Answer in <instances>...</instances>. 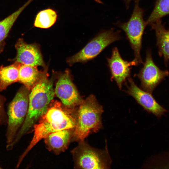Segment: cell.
Wrapping results in <instances>:
<instances>
[{
  "mask_svg": "<svg viewBox=\"0 0 169 169\" xmlns=\"http://www.w3.org/2000/svg\"><path fill=\"white\" fill-rule=\"evenodd\" d=\"M70 109L62 106L55 101L49 104L46 112L33 126L34 135L29 144L19 159L16 167L20 166L29 151L40 141L49 134L64 129H74L76 125L75 115Z\"/></svg>",
  "mask_w": 169,
  "mask_h": 169,
  "instance_id": "cell-1",
  "label": "cell"
},
{
  "mask_svg": "<svg viewBox=\"0 0 169 169\" xmlns=\"http://www.w3.org/2000/svg\"><path fill=\"white\" fill-rule=\"evenodd\" d=\"M139 1H135L132 13L126 22L117 23L125 32L131 46L134 51V60L137 65L143 63L141 55L142 39L146 25L143 19L144 10L139 6Z\"/></svg>",
  "mask_w": 169,
  "mask_h": 169,
  "instance_id": "cell-6",
  "label": "cell"
},
{
  "mask_svg": "<svg viewBox=\"0 0 169 169\" xmlns=\"http://www.w3.org/2000/svg\"><path fill=\"white\" fill-rule=\"evenodd\" d=\"M79 105L73 136L80 141H84L90 134L103 129L102 115L104 110L93 94L84 100Z\"/></svg>",
  "mask_w": 169,
  "mask_h": 169,
  "instance_id": "cell-3",
  "label": "cell"
},
{
  "mask_svg": "<svg viewBox=\"0 0 169 169\" xmlns=\"http://www.w3.org/2000/svg\"><path fill=\"white\" fill-rule=\"evenodd\" d=\"M38 70L37 67L20 63L18 69V82L31 90L40 79L44 72Z\"/></svg>",
  "mask_w": 169,
  "mask_h": 169,
  "instance_id": "cell-15",
  "label": "cell"
},
{
  "mask_svg": "<svg viewBox=\"0 0 169 169\" xmlns=\"http://www.w3.org/2000/svg\"><path fill=\"white\" fill-rule=\"evenodd\" d=\"M128 84H126L127 90L125 92L132 96L137 102L149 113L160 118L167 110L155 100L152 94L139 88L130 77L127 78Z\"/></svg>",
  "mask_w": 169,
  "mask_h": 169,
  "instance_id": "cell-10",
  "label": "cell"
},
{
  "mask_svg": "<svg viewBox=\"0 0 169 169\" xmlns=\"http://www.w3.org/2000/svg\"><path fill=\"white\" fill-rule=\"evenodd\" d=\"M30 91L24 86L21 87L8 106L7 146L12 142L24 121L28 110Z\"/></svg>",
  "mask_w": 169,
  "mask_h": 169,
  "instance_id": "cell-4",
  "label": "cell"
},
{
  "mask_svg": "<svg viewBox=\"0 0 169 169\" xmlns=\"http://www.w3.org/2000/svg\"><path fill=\"white\" fill-rule=\"evenodd\" d=\"M57 17L56 12L53 9H47L39 12L35 18L34 25L41 28H48L55 23Z\"/></svg>",
  "mask_w": 169,
  "mask_h": 169,
  "instance_id": "cell-18",
  "label": "cell"
},
{
  "mask_svg": "<svg viewBox=\"0 0 169 169\" xmlns=\"http://www.w3.org/2000/svg\"><path fill=\"white\" fill-rule=\"evenodd\" d=\"M54 92L64 106L70 109L79 105L84 100L72 82L68 71L59 77Z\"/></svg>",
  "mask_w": 169,
  "mask_h": 169,
  "instance_id": "cell-9",
  "label": "cell"
},
{
  "mask_svg": "<svg viewBox=\"0 0 169 169\" xmlns=\"http://www.w3.org/2000/svg\"><path fill=\"white\" fill-rule=\"evenodd\" d=\"M120 32L113 29L100 31L80 51L67 59L69 65L91 60L98 55L106 47L121 38Z\"/></svg>",
  "mask_w": 169,
  "mask_h": 169,
  "instance_id": "cell-7",
  "label": "cell"
},
{
  "mask_svg": "<svg viewBox=\"0 0 169 169\" xmlns=\"http://www.w3.org/2000/svg\"><path fill=\"white\" fill-rule=\"evenodd\" d=\"M156 33L159 55L166 64L169 61V28L166 29L159 20L151 24Z\"/></svg>",
  "mask_w": 169,
  "mask_h": 169,
  "instance_id": "cell-14",
  "label": "cell"
},
{
  "mask_svg": "<svg viewBox=\"0 0 169 169\" xmlns=\"http://www.w3.org/2000/svg\"><path fill=\"white\" fill-rule=\"evenodd\" d=\"M107 60L111 74V79L115 81L121 90L123 83L130 77L131 67L137 65L134 60L131 61L124 60L117 47L112 49L111 57Z\"/></svg>",
  "mask_w": 169,
  "mask_h": 169,
  "instance_id": "cell-12",
  "label": "cell"
},
{
  "mask_svg": "<svg viewBox=\"0 0 169 169\" xmlns=\"http://www.w3.org/2000/svg\"><path fill=\"white\" fill-rule=\"evenodd\" d=\"M15 48L17 51L16 57L12 60L23 64L46 68L40 51L39 46L36 43L28 44L23 38L16 42Z\"/></svg>",
  "mask_w": 169,
  "mask_h": 169,
  "instance_id": "cell-11",
  "label": "cell"
},
{
  "mask_svg": "<svg viewBox=\"0 0 169 169\" xmlns=\"http://www.w3.org/2000/svg\"><path fill=\"white\" fill-rule=\"evenodd\" d=\"M0 168H1L0 167Z\"/></svg>",
  "mask_w": 169,
  "mask_h": 169,
  "instance_id": "cell-22",
  "label": "cell"
},
{
  "mask_svg": "<svg viewBox=\"0 0 169 169\" xmlns=\"http://www.w3.org/2000/svg\"><path fill=\"white\" fill-rule=\"evenodd\" d=\"M20 63L15 62L10 65L0 66V92L14 83L18 82Z\"/></svg>",
  "mask_w": 169,
  "mask_h": 169,
  "instance_id": "cell-17",
  "label": "cell"
},
{
  "mask_svg": "<svg viewBox=\"0 0 169 169\" xmlns=\"http://www.w3.org/2000/svg\"><path fill=\"white\" fill-rule=\"evenodd\" d=\"M125 1V3L127 7H128L129 5L131 2L132 0H134L135 1H139V0H124Z\"/></svg>",
  "mask_w": 169,
  "mask_h": 169,
  "instance_id": "cell-21",
  "label": "cell"
},
{
  "mask_svg": "<svg viewBox=\"0 0 169 169\" xmlns=\"http://www.w3.org/2000/svg\"><path fill=\"white\" fill-rule=\"evenodd\" d=\"M5 101V98L0 95V125L8 123V119L4 109Z\"/></svg>",
  "mask_w": 169,
  "mask_h": 169,
  "instance_id": "cell-20",
  "label": "cell"
},
{
  "mask_svg": "<svg viewBox=\"0 0 169 169\" xmlns=\"http://www.w3.org/2000/svg\"><path fill=\"white\" fill-rule=\"evenodd\" d=\"M33 0H28L22 6L0 21V53L4 48L5 41L14 23L25 8Z\"/></svg>",
  "mask_w": 169,
  "mask_h": 169,
  "instance_id": "cell-16",
  "label": "cell"
},
{
  "mask_svg": "<svg viewBox=\"0 0 169 169\" xmlns=\"http://www.w3.org/2000/svg\"><path fill=\"white\" fill-rule=\"evenodd\" d=\"M47 68L43 76L32 89L29 97L28 112L24 121L11 145L13 146L33 126L46 112L54 98L55 92L53 85L54 78H48Z\"/></svg>",
  "mask_w": 169,
  "mask_h": 169,
  "instance_id": "cell-2",
  "label": "cell"
},
{
  "mask_svg": "<svg viewBox=\"0 0 169 169\" xmlns=\"http://www.w3.org/2000/svg\"><path fill=\"white\" fill-rule=\"evenodd\" d=\"M143 64V67L137 76L140 80L141 89L152 94L156 87L169 75V71L161 70L155 64L150 49L146 51V59Z\"/></svg>",
  "mask_w": 169,
  "mask_h": 169,
  "instance_id": "cell-8",
  "label": "cell"
},
{
  "mask_svg": "<svg viewBox=\"0 0 169 169\" xmlns=\"http://www.w3.org/2000/svg\"><path fill=\"white\" fill-rule=\"evenodd\" d=\"M74 129H64L52 133L44 139L48 149L56 154L64 151L68 148Z\"/></svg>",
  "mask_w": 169,
  "mask_h": 169,
  "instance_id": "cell-13",
  "label": "cell"
},
{
  "mask_svg": "<svg viewBox=\"0 0 169 169\" xmlns=\"http://www.w3.org/2000/svg\"><path fill=\"white\" fill-rule=\"evenodd\" d=\"M169 14V0H156L154 8L146 21V25L160 20Z\"/></svg>",
  "mask_w": 169,
  "mask_h": 169,
  "instance_id": "cell-19",
  "label": "cell"
},
{
  "mask_svg": "<svg viewBox=\"0 0 169 169\" xmlns=\"http://www.w3.org/2000/svg\"><path fill=\"white\" fill-rule=\"evenodd\" d=\"M76 166L83 169H110L111 160L107 145L104 149L94 148L83 141L73 151Z\"/></svg>",
  "mask_w": 169,
  "mask_h": 169,
  "instance_id": "cell-5",
  "label": "cell"
}]
</instances>
